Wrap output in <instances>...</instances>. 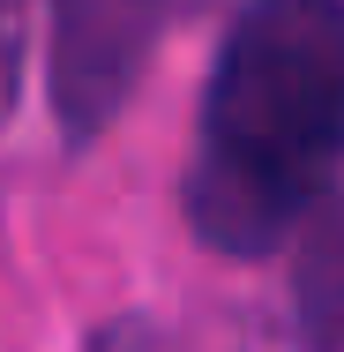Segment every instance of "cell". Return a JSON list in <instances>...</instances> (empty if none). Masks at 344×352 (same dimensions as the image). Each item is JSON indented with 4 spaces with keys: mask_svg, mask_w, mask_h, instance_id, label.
<instances>
[{
    "mask_svg": "<svg viewBox=\"0 0 344 352\" xmlns=\"http://www.w3.org/2000/svg\"><path fill=\"white\" fill-rule=\"evenodd\" d=\"M344 173V0H240L180 210L217 255H270Z\"/></svg>",
    "mask_w": 344,
    "mask_h": 352,
    "instance_id": "1",
    "label": "cell"
},
{
    "mask_svg": "<svg viewBox=\"0 0 344 352\" xmlns=\"http://www.w3.org/2000/svg\"><path fill=\"white\" fill-rule=\"evenodd\" d=\"M292 248V322L307 352H344V195L330 188L284 232Z\"/></svg>",
    "mask_w": 344,
    "mask_h": 352,
    "instance_id": "3",
    "label": "cell"
},
{
    "mask_svg": "<svg viewBox=\"0 0 344 352\" xmlns=\"http://www.w3.org/2000/svg\"><path fill=\"white\" fill-rule=\"evenodd\" d=\"M90 352H172V345H165V330H157V322H142V315H128V322H105Z\"/></svg>",
    "mask_w": 344,
    "mask_h": 352,
    "instance_id": "5",
    "label": "cell"
},
{
    "mask_svg": "<svg viewBox=\"0 0 344 352\" xmlns=\"http://www.w3.org/2000/svg\"><path fill=\"white\" fill-rule=\"evenodd\" d=\"M30 0H0V120L15 113V90H23V53H30V23H23Z\"/></svg>",
    "mask_w": 344,
    "mask_h": 352,
    "instance_id": "4",
    "label": "cell"
},
{
    "mask_svg": "<svg viewBox=\"0 0 344 352\" xmlns=\"http://www.w3.org/2000/svg\"><path fill=\"white\" fill-rule=\"evenodd\" d=\"M203 0H53V120L82 150L135 98L150 53Z\"/></svg>",
    "mask_w": 344,
    "mask_h": 352,
    "instance_id": "2",
    "label": "cell"
}]
</instances>
